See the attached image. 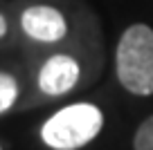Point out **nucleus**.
<instances>
[{
    "mask_svg": "<svg viewBox=\"0 0 153 150\" xmlns=\"http://www.w3.org/2000/svg\"><path fill=\"white\" fill-rule=\"evenodd\" d=\"M115 65L120 83L131 94H153V29L149 25H131L122 34Z\"/></svg>",
    "mask_w": 153,
    "mask_h": 150,
    "instance_id": "f257e3e1",
    "label": "nucleus"
},
{
    "mask_svg": "<svg viewBox=\"0 0 153 150\" xmlns=\"http://www.w3.org/2000/svg\"><path fill=\"white\" fill-rule=\"evenodd\" d=\"M101 110L90 103H74L59 110L43 126L41 137L54 150H76L101 132Z\"/></svg>",
    "mask_w": 153,
    "mask_h": 150,
    "instance_id": "f03ea898",
    "label": "nucleus"
},
{
    "mask_svg": "<svg viewBox=\"0 0 153 150\" xmlns=\"http://www.w3.org/2000/svg\"><path fill=\"white\" fill-rule=\"evenodd\" d=\"M20 27L29 38L41 43H56L68 32L63 14L48 5H34L25 9L20 16Z\"/></svg>",
    "mask_w": 153,
    "mask_h": 150,
    "instance_id": "7ed1b4c3",
    "label": "nucleus"
},
{
    "mask_svg": "<svg viewBox=\"0 0 153 150\" xmlns=\"http://www.w3.org/2000/svg\"><path fill=\"white\" fill-rule=\"evenodd\" d=\"M76 81H79V63L65 54L48 58L38 72V88L50 96L70 92L76 85Z\"/></svg>",
    "mask_w": 153,
    "mask_h": 150,
    "instance_id": "20e7f679",
    "label": "nucleus"
},
{
    "mask_svg": "<svg viewBox=\"0 0 153 150\" xmlns=\"http://www.w3.org/2000/svg\"><path fill=\"white\" fill-rule=\"evenodd\" d=\"M16 94H18V85H16V79H14L11 74H5V72H0V114L14 105Z\"/></svg>",
    "mask_w": 153,
    "mask_h": 150,
    "instance_id": "39448f33",
    "label": "nucleus"
},
{
    "mask_svg": "<svg viewBox=\"0 0 153 150\" xmlns=\"http://www.w3.org/2000/svg\"><path fill=\"white\" fill-rule=\"evenodd\" d=\"M135 150H153V117H149L142 126L137 128L133 139Z\"/></svg>",
    "mask_w": 153,
    "mask_h": 150,
    "instance_id": "423d86ee",
    "label": "nucleus"
},
{
    "mask_svg": "<svg viewBox=\"0 0 153 150\" xmlns=\"http://www.w3.org/2000/svg\"><path fill=\"white\" fill-rule=\"evenodd\" d=\"M5 34H7V20L2 18V16H0V38L5 36Z\"/></svg>",
    "mask_w": 153,
    "mask_h": 150,
    "instance_id": "0eeeda50",
    "label": "nucleus"
},
{
    "mask_svg": "<svg viewBox=\"0 0 153 150\" xmlns=\"http://www.w3.org/2000/svg\"><path fill=\"white\" fill-rule=\"evenodd\" d=\"M0 150H2V148H0Z\"/></svg>",
    "mask_w": 153,
    "mask_h": 150,
    "instance_id": "6e6552de",
    "label": "nucleus"
}]
</instances>
